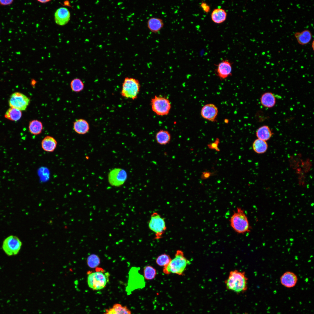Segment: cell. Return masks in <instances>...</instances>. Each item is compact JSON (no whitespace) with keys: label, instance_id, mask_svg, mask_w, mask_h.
Returning a JSON list of instances; mask_svg holds the SVG:
<instances>
[{"label":"cell","instance_id":"obj_1","mask_svg":"<svg viewBox=\"0 0 314 314\" xmlns=\"http://www.w3.org/2000/svg\"><path fill=\"white\" fill-rule=\"evenodd\" d=\"M248 280L245 272L235 270L229 272L228 277L224 283L228 290L238 294L247 291Z\"/></svg>","mask_w":314,"mask_h":314},{"label":"cell","instance_id":"obj_2","mask_svg":"<svg viewBox=\"0 0 314 314\" xmlns=\"http://www.w3.org/2000/svg\"><path fill=\"white\" fill-rule=\"evenodd\" d=\"M230 225L235 231L239 234H244L251 230L249 220L244 210L241 207H237L234 211L229 220Z\"/></svg>","mask_w":314,"mask_h":314},{"label":"cell","instance_id":"obj_3","mask_svg":"<svg viewBox=\"0 0 314 314\" xmlns=\"http://www.w3.org/2000/svg\"><path fill=\"white\" fill-rule=\"evenodd\" d=\"M190 261L185 257L182 251L177 250L174 258L170 262L163 267V272L166 274L171 273L181 275Z\"/></svg>","mask_w":314,"mask_h":314},{"label":"cell","instance_id":"obj_4","mask_svg":"<svg viewBox=\"0 0 314 314\" xmlns=\"http://www.w3.org/2000/svg\"><path fill=\"white\" fill-rule=\"evenodd\" d=\"M140 88V84L138 79L126 77L122 84L121 95L125 98L135 100L138 97Z\"/></svg>","mask_w":314,"mask_h":314},{"label":"cell","instance_id":"obj_5","mask_svg":"<svg viewBox=\"0 0 314 314\" xmlns=\"http://www.w3.org/2000/svg\"><path fill=\"white\" fill-rule=\"evenodd\" d=\"M152 110L159 116L167 115L169 113L171 106L169 100L161 96H155L151 101Z\"/></svg>","mask_w":314,"mask_h":314},{"label":"cell","instance_id":"obj_6","mask_svg":"<svg viewBox=\"0 0 314 314\" xmlns=\"http://www.w3.org/2000/svg\"><path fill=\"white\" fill-rule=\"evenodd\" d=\"M109 274L101 272H95L89 274L87 282L90 288L94 290L102 289L105 287L109 281Z\"/></svg>","mask_w":314,"mask_h":314},{"label":"cell","instance_id":"obj_7","mask_svg":"<svg viewBox=\"0 0 314 314\" xmlns=\"http://www.w3.org/2000/svg\"><path fill=\"white\" fill-rule=\"evenodd\" d=\"M148 226L149 229L155 233L156 239L160 238L166 229L164 219L157 212L151 215Z\"/></svg>","mask_w":314,"mask_h":314},{"label":"cell","instance_id":"obj_8","mask_svg":"<svg viewBox=\"0 0 314 314\" xmlns=\"http://www.w3.org/2000/svg\"><path fill=\"white\" fill-rule=\"evenodd\" d=\"M22 245V242L17 237L10 235L4 240L2 247L6 254L8 256H12L18 254Z\"/></svg>","mask_w":314,"mask_h":314},{"label":"cell","instance_id":"obj_9","mask_svg":"<svg viewBox=\"0 0 314 314\" xmlns=\"http://www.w3.org/2000/svg\"><path fill=\"white\" fill-rule=\"evenodd\" d=\"M128 175L126 171L121 168H115L109 172L108 181L112 186L119 187L123 185L127 179Z\"/></svg>","mask_w":314,"mask_h":314},{"label":"cell","instance_id":"obj_10","mask_svg":"<svg viewBox=\"0 0 314 314\" xmlns=\"http://www.w3.org/2000/svg\"><path fill=\"white\" fill-rule=\"evenodd\" d=\"M30 102V99L26 96L17 92L13 93L10 96L9 104L11 108L23 111L26 110Z\"/></svg>","mask_w":314,"mask_h":314},{"label":"cell","instance_id":"obj_11","mask_svg":"<svg viewBox=\"0 0 314 314\" xmlns=\"http://www.w3.org/2000/svg\"><path fill=\"white\" fill-rule=\"evenodd\" d=\"M232 63L228 60H223L216 65L215 74L221 80L224 79L232 74Z\"/></svg>","mask_w":314,"mask_h":314},{"label":"cell","instance_id":"obj_12","mask_svg":"<svg viewBox=\"0 0 314 314\" xmlns=\"http://www.w3.org/2000/svg\"><path fill=\"white\" fill-rule=\"evenodd\" d=\"M201 115L204 119L211 122L216 120L218 114L217 107L213 104H208L204 105L201 110Z\"/></svg>","mask_w":314,"mask_h":314},{"label":"cell","instance_id":"obj_13","mask_svg":"<svg viewBox=\"0 0 314 314\" xmlns=\"http://www.w3.org/2000/svg\"><path fill=\"white\" fill-rule=\"evenodd\" d=\"M297 275L293 272L288 271L285 272L280 278L281 284L288 288H292L296 285L298 281Z\"/></svg>","mask_w":314,"mask_h":314},{"label":"cell","instance_id":"obj_14","mask_svg":"<svg viewBox=\"0 0 314 314\" xmlns=\"http://www.w3.org/2000/svg\"><path fill=\"white\" fill-rule=\"evenodd\" d=\"M70 14L67 9L64 7L58 9L55 14V19L56 23L59 25L63 26L67 24L70 19Z\"/></svg>","mask_w":314,"mask_h":314},{"label":"cell","instance_id":"obj_15","mask_svg":"<svg viewBox=\"0 0 314 314\" xmlns=\"http://www.w3.org/2000/svg\"><path fill=\"white\" fill-rule=\"evenodd\" d=\"M147 27L152 33H157L163 28L164 23L161 18L152 17L149 18L147 22Z\"/></svg>","mask_w":314,"mask_h":314},{"label":"cell","instance_id":"obj_16","mask_svg":"<svg viewBox=\"0 0 314 314\" xmlns=\"http://www.w3.org/2000/svg\"><path fill=\"white\" fill-rule=\"evenodd\" d=\"M261 105L264 107L271 108L274 107L276 103V98L271 92H267L263 94L260 98Z\"/></svg>","mask_w":314,"mask_h":314},{"label":"cell","instance_id":"obj_17","mask_svg":"<svg viewBox=\"0 0 314 314\" xmlns=\"http://www.w3.org/2000/svg\"><path fill=\"white\" fill-rule=\"evenodd\" d=\"M73 128L77 133L83 135L88 133L90 130V126L85 120L80 119L76 120L74 122Z\"/></svg>","mask_w":314,"mask_h":314},{"label":"cell","instance_id":"obj_18","mask_svg":"<svg viewBox=\"0 0 314 314\" xmlns=\"http://www.w3.org/2000/svg\"><path fill=\"white\" fill-rule=\"evenodd\" d=\"M103 314H131V312L126 306L116 303L112 307L106 309Z\"/></svg>","mask_w":314,"mask_h":314},{"label":"cell","instance_id":"obj_19","mask_svg":"<svg viewBox=\"0 0 314 314\" xmlns=\"http://www.w3.org/2000/svg\"><path fill=\"white\" fill-rule=\"evenodd\" d=\"M227 17L225 10L221 8H217L213 10L211 15L212 21L216 24H221L225 21Z\"/></svg>","mask_w":314,"mask_h":314},{"label":"cell","instance_id":"obj_20","mask_svg":"<svg viewBox=\"0 0 314 314\" xmlns=\"http://www.w3.org/2000/svg\"><path fill=\"white\" fill-rule=\"evenodd\" d=\"M57 145V142L53 137L50 136H46L41 142V146L43 149L47 152L53 151Z\"/></svg>","mask_w":314,"mask_h":314},{"label":"cell","instance_id":"obj_21","mask_svg":"<svg viewBox=\"0 0 314 314\" xmlns=\"http://www.w3.org/2000/svg\"><path fill=\"white\" fill-rule=\"evenodd\" d=\"M155 138L158 144L161 145H165L170 142L171 139V135L168 131L161 129L157 132Z\"/></svg>","mask_w":314,"mask_h":314},{"label":"cell","instance_id":"obj_22","mask_svg":"<svg viewBox=\"0 0 314 314\" xmlns=\"http://www.w3.org/2000/svg\"><path fill=\"white\" fill-rule=\"evenodd\" d=\"M294 35L298 43L302 45L308 43L312 38L311 33L308 30H304L300 32H296Z\"/></svg>","mask_w":314,"mask_h":314},{"label":"cell","instance_id":"obj_23","mask_svg":"<svg viewBox=\"0 0 314 314\" xmlns=\"http://www.w3.org/2000/svg\"><path fill=\"white\" fill-rule=\"evenodd\" d=\"M272 133L269 127L264 125L259 128L256 132V135L258 139L266 141L272 137Z\"/></svg>","mask_w":314,"mask_h":314},{"label":"cell","instance_id":"obj_24","mask_svg":"<svg viewBox=\"0 0 314 314\" xmlns=\"http://www.w3.org/2000/svg\"><path fill=\"white\" fill-rule=\"evenodd\" d=\"M21 111L16 108H10L5 113L4 117L12 121H17L22 116Z\"/></svg>","mask_w":314,"mask_h":314},{"label":"cell","instance_id":"obj_25","mask_svg":"<svg viewBox=\"0 0 314 314\" xmlns=\"http://www.w3.org/2000/svg\"><path fill=\"white\" fill-rule=\"evenodd\" d=\"M43 129L42 123L37 120H33L29 122L28 129L31 133L34 135L40 134Z\"/></svg>","mask_w":314,"mask_h":314},{"label":"cell","instance_id":"obj_26","mask_svg":"<svg viewBox=\"0 0 314 314\" xmlns=\"http://www.w3.org/2000/svg\"><path fill=\"white\" fill-rule=\"evenodd\" d=\"M252 146L254 151L259 154L265 153L268 147L267 143L265 141L258 139L254 141Z\"/></svg>","mask_w":314,"mask_h":314},{"label":"cell","instance_id":"obj_27","mask_svg":"<svg viewBox=\"0 0 314 314\" xmlns=\"http://www.w3.org/2000/svg\"><path fill=\"white\" fill-rule=\"evenodd\" d=\"M70 87L73 91L79 92L83 90L84 84L80 79L76 78L72 80L71 82Z\"/></svg>","mask_w":314,"mask_h":314},{"label":"cell","instance_id":"obj_28","mask_svg":"<svg viewBox=\"0 0 314 314\" xmlns=\"http://www.w3.org/2000/svg\"><path fill=\"white\" fill-rule=\"evenodd\" d=\"M144 273V277L147 280L153 279L156 274V270L150 265H148L145 267Z\"/></svg>","mask_w":314,"mask_h":314},{"label":"cell","instance_id":"obj_29","mask_svg":"<svg viewBox=\"0 0 314 314\" xmlns=\"http://www.w3.org/2000/svg\"><path fill=\"white\" fill-rule=\"evenodd\" d=\"M171 260L169 255L164 254L160 255L157 258L156 262L158 265L164 267L167 265Z\"/></svg>","mask_w":314,"mask_h":314},{"label":"cell","instance_id":"obj_30","mask_svg":"<svg viewBox=\"0 0 314 314\" xmlns=\"http://www.w3.org/2000/svg\"><path fill=\"white\" fill-rule=\"evenodd\" d=\"M87 263L90 267L95 268L99 264L100 259L97 255L92 254L88 257Z\"/></svg>","mask_w":314,"mask_h":314},{"label":"cell","instance_id":"obj_31","mask_svg":"<svg viewBox=\"0 0 314 314\" xmlns=\"http://www.w3.org/2000/svg\"><path fill=\"white\" fill-rule=\"evenodd\" d=\"M200 7L206 13H208L210 11V7L206 3L202 2L200 5Z\"/></svg>","mask_w":314,"mask_h":314},{"label":"cell","instance_id":"obj_32","mask_svg":"<svg viewBox=\"0 0 314 314\" xmlns=\"http://www.w3.org/2000/svg\"><path fill=\"white\" fill-rule=\"evenodd\" d=\"M13 1V0H0V5L2 6H9L12 4Z\"/></svg>","mask_w":314,"mask_h":314},{"label":"cell","instance_id":"obj_33","mask_svg":"<svg viewBox=\"0 0 314 314\" xmlns=\"http://www.w3.org/2000/svg\"><path fill=\"white\" fill-rule=\"evenodd\" d=\"M212 174L209 172H205L202 173L201 175L202 179H206L208 178Z\"/></svg>","mask_w":314,"mask_h":314},{"label":"cell","instance_id":"obj_34","mask_svg":"<svg viewBox=\"0 0 314 314\" xmlns=\"http://www.w3.org/2000/svg\"><path fill=\"white\" fill-rule=\"evenodd\" d=\"M38 1L42 3H45L50 1L49 0H38Z\"/></svg>","mask_w":314,"mask_h":314},{"label":"cell","instance_id":"obj_35","mask_svg":"<svg viewBox=\"0 0 314 314\" xmlns=\"http://www.w3.org/2000/svg\"><path fill=\"white\" fill-rule=\"evenodd\" d=\"M314 40H313V42H312V48H313V50H314Z\"/></svg>","mask_w":314,"mask_h":314},{"label":"cell","instance_id":"obj_36","mask_svg":"<svg viewBox=\"0 0 314 314\" xmlns=\"http://www.w3.org/2000/svg\"><path fill=\"white\" fill-rule=\"evenodd\" d=\"M248 314L247 313H245L244 314Z\"/></svg>","mask_w":314,"mask_h":314},{"label":"cell","instance_id":"obj_37","mask_svg":"<svg viewBox=\"0 0 314 314\" xmlns=\"http://www.w3.org/2000/svg\"></svg>","mask_w":314,"mask_h":314}]
</instances>
